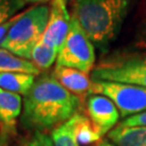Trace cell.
<instances>
[{"label": "cell", "mask_w": 146, "mask_h": 146, "mask_svg": "<svg viewBox=\"0 0 146 146\" xmlns=\"http://www.w3.org/2000/svg\"><path fill=\"white\" fill-rule=\"evenodd\" d=\"M80 98L70 93L52 75L40 76L23 101L22 123L36 131L55 129L79 113Z\"/></svg>", "instance_id": "cell-1"}, {"label": "cell", "mask_w": 146, "mask_h": 146, "mask_svg": "<svg viewBox=\"0 0 146 146\" xmlns=\"http://www.w3.org/2000/svg\"><path fill=\"white\" fill-rule=\"evenodd\" d=\"M137 0H72V16L89 39L105 51L119 35Z\"/></svg>", "instance_id": "cell-2"}, {"label": "cell", "mask_w": 146, "mask_h": 146, "mask_svg": "<svg viewBox=\"0 0 146 146\" xmlns=\"http://www.w3.org/2000/svg\"><path fill=\"white\" fill-rule=\"evenodd\" d=\"M50 15V7L38 5L22 12L8 31L0 48L25 60H31L33 50L42 39Z\"/></svg>", "instance_id": "cell-3"}, {"label": "cell", "mask_w": 146, "mask_h": 146, "mask_svg": "<svg viewBox=\"0 0 146 146\" xmlns=\"http://www.w3.org/2000/svg\"><path fill=\"white\" fill-rule=\"evenodd\" d=\"M93 80L134 84L146 89V53H121L102 60L91 73Z\"/></svg>", "instance_id": "cell-4"}, {"label": "cell", "mask_w": 146, "mask_h": 146, "mask_svg": "<svg viewBox=\"0 0 146 146\" xmlns=\"http://www.w3.org/2000/svg\"><path fill=\"white\" fill-rule=\"evenodd\" d=\"M95 63L94 44L89 39L78 21L72 16L65 41L58 50L56 65L75 68L82 73H92Z\"/></svg>", "instance_id": "cell-5"}, {"label": "cell", "mask_w": 146, "mask_h": 146, "mask_svg": "<svg viewBox=\"0 0 146 146\" xmlns=\"http://www.w3.org/2000/svg\"><path fill=\"white\" fill-rule=\"evenodd\" d=\"M89 94H100L111 100L120 116L127 117L146 110V89L134 84L91 79Z\"/></svg>", "instance_id": "cell-6"}, {"label": "cell", "mask_w": 146, "mask_h": 146, "mask_svg": "<svg viewBox=\"0 0 146 146\" xmlns=\"http://www.w3.org/2000/svg\"><path fill=\"white\" fill-rule=\"evenodd\" d=\"M87 113L101 136L110 133L120 118L119 110L111 100L100 94H91L88 98Z\"/></svg>", "instance_id": "cell-7"}, {"label": "cell", "mask_w": 146, "mask_h": 146, "mask_svg": "<svg viewBox=\"0 0 146 146\" xmlns=\"http://www.w3.org/2000/svg\"><path fill=\"white\" fill-rule=\"evenodd\" d=\"M70 20L67 0H51L49 21L41 40L60 50L69 31Z\"/></svg>", "instance_id": "cell-8"}, {"label": "cell", "mask_w": 146, "mask_h": 146, "mask_svg": "<svg viewBox=\"0 0 146 146\" xmlns=\"http://www.w3.org/2000/svg\"><path fill=\"white\" fill-rule=\"evenodd\" d=\"M22 98L0 88V132L9 136L15 134L16 120L22 113Z\"/></svg>", "instance_id": "cell-9"}, {"label": "cell", "mask_w": 146, "mask_h": 146, "mask_svg": "<svg viewBox=\"0 0 146 146\" xmlns=\"http://www.w3.org/2000/svg\"><path fill=\"white\" fill-rule=\"evenodd\" d=\"M52 76L61 84V86L78 98L90 93L92 81L89 78L88 74L75 68L55 66Z\"/></svg>", "instance_id": "cell-10"}, {"label": "cell", "mask_w": 146, "mask_h": 146, "mask_svg": "<svg viewBox=\"0 0 146 146\" xmlns=\"http://www.w3.org/2000/svg\"><path fill=\"white\" fill-rule=\"evenodd\" d=\"M108 140L117 146H146V127H120L108 133Z\"/></svg>", "instance_id": "cell-11"}, {"label": "cell", "mask_w": 146, "mask_h": 146, "mask_svg": "<svg viewBox=\"0 0 146 146\" xmlns=\"http://www.w3.org/2000/svg\"><path fill=\"white\" fill-rule=\"evenodd\" d=\"M5 73H25L36 76L40 74V70L31 61L22 58L0 48V74Z\"/></svg>", "instance_id": "cell-12"}, {"label": "cell", "mask_w": 146, "mask_h": 146, "mask_svg": "<svg viewBox=\"0 0 146 146\" xmlns=\"http://www.w3.org/2000/svg\"><path fill=\"white\" fill-rule=\"evenodd\" d=\"M82 114L77 113L51 133L54 146H81L77 137V127Z\"/></svg>", "instance_id": "cell-13"}, {"label": "cell", "mask_w": 146, "mask_h": 146, "mask_svg": "<svg viewBox=\"0 0 146 146\" xmlns=\"http://www.w3.org/2000/svg\"><path fill=\"white\" fill-rule=\"evenodd\" d=\"M35 82V76L25 73L0 74V88L20 95H26Z\"/></svg>", "instance_id": "cell-14"}, {"label": "cell", "mask_w": 146, "mask_h": 146, "mask_svg": "<svg viewBox=\"0 0 146 146\" xmlns=\"http://www.w3.org/2000/svg\"><path fill=\"white\" fill-rule=\"evenodd\" d=\"M58 54V50L40 40L33 50L31 60L39 70H47L56 62Z\"/></svg>", "instance_id": "cell-15"}, {"label": "cell", "mask_w": 146, "mask_h": 146, "mask_svg": "<svg viewBox=\"0 0 146 146\" xmlns=\"http://www.w3.org/2000/svg\"><path fill=\"white\" fill-rule=\"evenodd\" d=\"M77 137L80 145H90L102 137L88 117L81 115L77 127Z\"/></svg>", "instance_id": "cell-16"}, {"label": "cell", "mask_w": 146, "mask_h": 146, "mask_svg": "<svg viewBox=\"0 0 146 146\" xmlns=\"http://www.w3.org/2000/svg\"><path fill=\"white\" fill-rule=\"evenodd\" d=\"M26 3L25 0H0V25L15 16Z\"/></svg>", "instance_id": "cell-17"}, {"label": "cell", "mask_w": 146, "mask_h": 146, "mask_svg": "<svg viewBox=\"0 0 146 146\" xmlns=\"http://www.w3.org/2000/svg\"><path fill=\"white\" fill-rule=\"evenodd\" d=\"M26 146H54L52 137L44 132L36 131L31 139L26 143Z\"/></svg>", "instance_id": "cell-18"}, {"label": "cell", "mask_w": 146, "mask_h": 146, "mask_svg": "<svg viewBox=\"0 0 146 146\" xmlns=\"http://www.w3.org/2000/svg\"><path fill=\"white\" fill-rule=\"evenodd\" d=\"M120 127H146V110L140 114L127 117L120 121Z\"/></svg>", "instance_id": "cell-19"}, {"label": "cell", "mask_w": 146, "mask_h": 146, "mask_svg": "<svg viewBox=\"0 0 146 146\" xmlns=\"http://www.w3.org/2000/svg\"><path fill=\"white\" fill-rule=\"evenodd\" d=\"M136 47H140L142 49H146V3H145V10H144V15L141 23V27L137 34L136 38Z\"/></svg>", "instance_id": "cell-20"}, {"label": "cell", "mask_w": 146, "mask_h": 146, "mask_svg": "<svg viewBox=\"0 0 146 146\" xmlns=\"http://www.w3.org/2000/svg\"><path fill=\"white\" fill-rule=\"evenodd\" d=\"M20 15H21V13L16 14L15 16H13L12 19H10L9 21L5 22L3 24H1V25H0V43H1V41L3 40V38L7 36V34H8V31H10L11 27L13 26V24L19 20Z\"/></svg>", "instance_id": "cell-21"}, {"label": "cell", "mask_w": 146, "mask_h": 146, "mask_svg": "<svg viewBox=\"0 0 146 146\" xmlns=\"http://www.w3.org/2000/svg\"><path fill=\"white\" fill-rule=\"evenodd\" d=\"M98 146H117V145H115L114 143H111L110 140H103V141L100 142Z\"/></svg>", "instance_id": "cell-22"}, {"label": "cell", "mask_w": 146, "mask_h": 146, "mask_svg": "<svg viewBox=\"0 0 146 146\" xmlns=\"http://www.w3.org/2000/svg\"><path fill=\"white\" fill-rule=\"evenodd\" d=\"M7 139H8V136L2 134L0 132V146H5V144H7Z\"/></svg>", "instance_id": "cell-23"}]
</instances>
